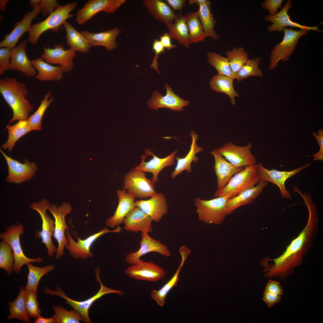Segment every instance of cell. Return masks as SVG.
Instances as JSON below:
<instances>
[{"mask_svg":"<svg viewBox=\"0 0 323 323\" xmlns=\"http://www.w3.org/2000/svg\"><path fill=\"white\" fill-rule=\"evenodd\" d=\"M33 66L38 71L36 78L41 82L59 81L63 78L64 71L62 67L54 66L41 58L31 60Z\"/></svg>","mask_w":323,"mask_h":323,"instance_id":"33","label":"cell"},{"mask_svg":"<svg viewBox=\"0 0 323 323\" xmlns=\"http://www.w3.org/2000/svg\"><path fill=\"white\" fill-rule=\"evenodd\" d=\"M233 79L228 76L221 75L214 76L210 82L211 88L217 92L224 93L228 96L231 103H235V97L239 96L234 89Z\"/></svg>","mask_w":323,"mask_h":323,"instance_id":"39","label":"cell"},{"mask_svg":"<svg viewBox=\"0 0 323 323\" xmlns=\"http://www.w3.org/2000/svg\"><path fill=\"white\" fill-rule=\"evenodd\" d=\"M52 307L56 323H79L81 321L86 323L82 316L75 310L68 311L60 305H53Z\"/></svg>","mask_w":323,"mask_h":323,"instance_id":"45","label":"cell"},{"mask_svg":"<svg viewBox=\"0 0 323 323\" xmlns=\"http://www.w3.org/2000/svg\"><path fill=\"white\" fill-rule=\"evenodd\" d=\"M76 55V52L69 49L65 50L62 45L57 44L53 48L44 46L40 58L49 64L59 65L64 72L68 73L74 67L73 59Z\"/></svg>","mask_w":323,"mask_h":323,"instance_id":"20","label":"cell"},{"mask_svg":"<svg viewBox=\"0 0 323 323\" xmlns=\"http://www.w3.org/2000/svg\"><path fill=\"white\" fill-rule=\"evenodd\" d=\"M11 48L3 47L0 48V75H2L10 69V59L11 56Z\"/></svg>","mask_w":323,"mask_h":323,"instance_id":"51","label":"cell"},{"mask_svg":"<svg viewBox=\"0 0 323 323\" xmlns=\"http://www.w3.org/2000/svg\"><path fill=\"white\" fill-rule=\"evenodd\" d=\"M126 2V0H89L77 10L76 21L82 25L100 12L114 13Z\"/></svg>","mask_w":323,"mask_h":323,"instance_id":"16","label":"cell"},{"mask_svg":"<svg viewBox=\"0 0 323 323\" xmlns=\"http://www.w3.org/2000/svg\"><path fill=\"white\" fill-rule=\"evenodd\" d=\"M252 147L251 142L245 146H240L230 141L217 150L227 161L235 167H244L256 164V158L251 151Z\"/></svg>","mask_w":323,"mask_h":323,"instance_id":"13","label":"cell"},{"mask_svg":"<svg viewBox=\"0 0 323 323\" xmlns=\"http://www.w3.org/2000/svg\"><path fill=\"white\" fill-rule=\"evenodd\" d=\"M165 87L166 93L165 96L157 91L152 93V97L149 100L147 104L149 108L157 110L159 108H167L177 111L183 110V107L190 103L188 100H183L175 94L170 86L166 83Z\"/></svg>","mask_w":323,"mask_h":323,"instance_id":"22","label":"cell"},{"mask_svg":"<svg viewBox=\"0 0 323 323\" xmlns=\"http://www.w3.org/2000/svg\"><path fill=\"white\" fill-rule=\"evenodd\" d=\"M258 173V164L245 167L233 176L223 188L217 190L214 196L217 197H234L247 189L257 185L260 181Z\"/></svg>","mask_w":323,"mask_h":323,"instance_id":"5","label":"cell"},{"mask_svg":"<svg viewBox=\"0 0 323 323\" xmlns=\"http://www.w3.org/2000/svg\"><path fill=\"white\" fill-rule=\"evenodd\" d=\"M47 210L53 215L55 220L53 236L58 243L56 258L59 260L64 254V248L68 243L65 233L68 227L66 223L65 217L71 211L72 208L69 203L64 202L58 207L54 204H50Z\"/></svg>","mask_w":323,"mask_h":323,"instance_id":"12","label":"cell"},{"mask_svg":"<svg viewBox=\"0 0 323 323\" xmlns=\"http://www.w3.org/2000/svg\"><path fill=\"white\" fill-rule=\"evenodd\" d=\"M25 228L22 224L16 223L6 228L5 231L0 234V238L7 241L11 246L15 258L13 271L18 274L23 266L29 263L34 262L40 263L44 261L43 258L38 257L36 258L27 257L24 254L20 241V236L23 234Z\"/></svg>","mask_w":323,"mask_h":323,"instance_id":"7","label":"cell"},{"mask_svg":"<svg viewBox=\"0 0 323 323\" xmlns=\"http://www.w3.org/2000/svg\"><path fill=\"white\" fill-rule=\"evenodd\" d=\"M211 1L206 0L199 6V10L196 12L202 25L206 37L210 36L215 40L219 38L216 33L214 26L216 23L211 9Z\"/></svg>","mask_w":323,"mask_h":323,"instance_id":"37","label":"cell"},{"mask_svg":"<svg viewBox=\"0 0 323 323\" xmlns=\"http://www.w3.org/2000/svg\"><path fill=\"white\" fill-rule=\"evenodd\" d=\"M312 135L316 138V140L320 147L319 151L314 154L313 156L315 161H323V129H321L317 131V133L314 131Z\"/></svg>","mask_w":323,"mask_h":323,"instance_id":"55","label":"cell"},{"mask_svg":"<svg viewBox=\"0 0 323 323\" xmlns=\"http://www.w3.org/2000/svg\"><path fill=\"white\" fill-rule=\"evenodd\" d=\"M124 273L135 280L158 282L166 274L164 269L151 261L147 262L140 259L136 263L128 266Z\"/></svg>","mask_w":323,"mask_h":323,"instance_id":"14","label":"cell"},{"mask_svg":"<svg viewBox=\"0 0 323 323\" xmlns=\"http://www.w3.org/2000/svg\"><path fill=\"white\" fill-rule=\"evenodd\" d=\"M116 193L118 197L117 207L113 215L107 219L105 223L107 227L111 228L123 223L126 216L136 207L135 198L125 190H118Z\"/></svg>","mask_w":323,"mask_h":323,"instance_id":"26","label":"cell"},{"mask_svg":"<svg viewBox=\"0 0 323 323\" xmlns=\"http://www.w3.org/2000/svg\"><path fill=\"white\" fill-rule=\"evenodd\" d=\"M177 152L175 150L167 156L161 158L155 155L150 150L146 149L145 154L141 156V163L133 169L152 173L153 176L151 180L155 184L158 181L159 175L161 171L174 164Z\"/></svg>","mask_w":323,"mask_h":323,"instance_id":"17","label":"cell"},{"mask_svg":"<svg viewBox=\"0 0 323 323\" xmlns=\"http://www.w3.org/2000/svg\"><path fill=\"white\" fill-rule=\"evenodd\" d=\"M214 156V169L217 177V190L223 188L231 178L235 174L244 169L243 167H237L227 161L215 149L211 152Z\"/></svg>","mask_w":323,"mask_h":323,"instance_id":"27","label":"cell"},{"mask_svg":"<svg viewBox=\"0 0 323 323\" xmlns=\"http://www.w3.org/2000/svg\"><path fill=\"white\" fill-rule=\"evenodd\" d=\"M152 47L155 56L150 67L156 70L158 73L160 74L158 69L157 59L159 55L161 53H165L164 48L160 40L157 39H156L154 41Z\"/></svg>","mask_w":323,"mask_h":323,"instance_id":"54","label":"cell"},{"mask_svg":"<svg viewBox=\"0 0 323 323\" xmlns=\"http://www.w3.org/2000/svg\"><path fill=\"white\" fill-rule=\"evenodd\" d=\"M182 260L181 263L175 273L171 278L161 288L158 290H153L150 293V297L153 299L160 307H163L166 302V296L174 287L177 285L179 279V274L184 263L191 251L186 246H182L179 249Z\"/></svg>","mask_w":323,"mask_h":323,"instance_id":"30","label":"cell"},{"mask_svg":"<svg viewBox=\"0 0 323 323\" xmlns=\"http://www.w3.org/2000/svg\"><path fill=\"white\" fill-rule=\"evenodd\" d=\"M208 63L214 67L218 74L226 76L234 79L235 74L232 71L227 57H225L214 52H208L207 54Z\"/></svg>","mask_w":323,"mask_h":323,"instance_id":"44","label":"cell"},{"mask_svg":"<svg viewBox=\"0 0 323 323\" xmlns=\"http://www.w3.org/2000/svg\"><path fill=\"white\" fill-rule=\"evenodd\" d=\"M292 6L291 1L287 0L285 5L279 12L273 16L268 15L264 17V20L272 22V25H269L267 27V29L269 33L275 31L280 32L287 26L308 31L311 30L319 32H322V31L318 29V25L313 27L301 25L292 20L290 16L288 14V11L291 8Z\"/></svg>","mask_w":323,"mask_h":323,"instance_id":"21","label":"cell"},{"mask_svg":"<svg viewBox=\"0 0 323 323\" xmlns=\"http://www.w3.org/2000/svg\"><path fill=\"white\" fill-rule=\"evenodd\" d=\"M35 323H56L54 316L49 318H45L41 316L35 319Z\"/></svg>","mask_w":323,"mask_h":323,"instance_id":"58","label":"cell"},{"mask_svg":"<svg viewBox=\"0 0 323 323\" xmlns=\"http://www.w3.org/2000/svg\"><path fill=\"white\" fill-rule=\"evenodd\" d=\"M41 12L44 16L53 12L60 5L56 0H41Z\"/></svg>","mask_w":323,"mask_h":323,"instance_id":"52","label":"cell"},{"mask_svg":"<svg viewBox=\"0 0 323 323\" xmlns=\"http://www.w3.org/2000/svg\"><path fill=\"white\" fill-rule=\"evenodd\" d=\"M0 151L8 166V174L6 178L7 182L17 184L24 182L31 179L37 170L35 163L24 159V163H22L8 156L1 149Z\"/></svg>","mask_w":323,"mask_h":323,"instance_id":"18","label":"cell"},{"mask_svg":"<svg viewBox=\"0 0 323 323\" xmlns=\"http://www.w3.org/2000/svg\"><path fill=\"white\" fill-rule=\"evenodd\" d=\"M27 42L24 40L11 49L10 69L21 72L28 77H33L36 74V69L26 54Z\"/></svg>","mask_w":323,"mask_h":323,"instance_id":"25","label":"cell"},{"mask_svg":"<svg viewBox=\"0 0 323 323\" xmlns=\"http://www.w3.org/2000/svg\"><path fill=\"white\" fill-rule=\"evenodd\" d=\"M310 165V163H309L291 171H280L275 169H266L259 162L258 164V173L260 180L269 182L276 185L279 189L282 198L291 199V196L286 188L285 182L290 178L309 167Z\"/></svg>","mask_w":323,"mask_h":323,"instance_id":"15","label":"cell"},{"mask_svg":"<svg viewBox=\"0 0 323 323\" xmlns=\"http://www.w3.org/2000/svg\"><path fill=\"white\" fill-rule=\"evenodd\" d=\"M206 0H188V4L191 5L193 4H196L200 6L202 4L204 3Z\"/></svg>","mask_w":323,"mask_h":323,"instance_id":"59","label":"cell"},{"mask_svg":"<svg viewBox=\"0 0 323 323\" xmlns=\"http://www.w3.org/2000/svg\"><path fill=\"white\" fill-rule=\"evenodd\" d=\"M51 92L49 91L42 99L39 107L28 120L33 130L39 131L42 129V120L43 115L47 108L54 100V97H51Z\"/></svg>","mask_w":323,"mask_h":323,"instance_id":"46","label":"cell"},{"mask_svg":"<svg viewBox=\"0 0 323 323\" xmlns=\"http://www.w3.org/2000/svg\"><path fill=\"white\" fill-rule=\"evenodd\" d=\"M81 33L86 37L91 46H103L109 51L115 49L118 46L116 42L117 36L120 33L117 28L98 33L83 31Z\"/></svg>","mask_w":323,"mask_h":323,"instance_id":"31","label":"cell"},{"mask_svg":"<svg viewBox=\"0 0 323 323\" xmlns=\"http://www.w3.org/2000/svg\"><path fill=\"white\" fill-rule=\"evenodd\" d=\"M284 36L282 42L275 45L271 52L269 68L272 70L278 65L281 60L284 62L288 60L290 56L295 49L298 40L305 35L308 31L300 29L296 31L291 28H285L283 30Z\"/></svg>","mask_w":323,"mask_h":323,"instance_id":"9","label":"cell"},{"mask_svg":"<svg viewBox=\"0 0 323 323\" xmlns=\"http://www.w3.org/2000/svg\"><path fill=\"white\" fill-rule=\"evenodd\" d=\"M155 184L146 177L144 172L134 169L127 173L124 177V189L135 198L151 197L157 193Z\"/></svg>","mask_w":323,"mask_h":323,"instance_id":"8","label":"cell"},{"mask_svg":"<svg viewBox=\"0 0 323 323\" xmlns=\"http://www.w3.org/2000/svg\"><path fill=\"white\" fill-rule=\"evenodd\" d=\"M13 252L10 245L1 239L0 243V268L4 270L8 275L13 271L15 258Z\"/></svg>","mask_w":323,"mask_h":323,"instance_id":"48","label":"cell"},{"mask_svg":"<svg viewBox=\"0 0 323 323\" xmlns=\"http://www.w3.org/2000/svg\"><path fill=\"white\" fill-rule=\"evenodd\" d=\"M261 60L260 57L248 59L245 63L235 74V79L238 81L251 76L261 77L262 73L258 67Z\"/></svg>","mask_w":323,"mask_h":323,"instance_id":"49","label":"cell"},{"mask_svg":"<svg viewBox=\"0 0 323 323\" xmlns=\"http://www.w3.org/2000/svg\"><path fill=\"white\" fill-rule=\"evenodd\" d=\"M185 17L188 28L190 43L204 41L206 37L196 12L187 13Z\"/></svg>","mask_w":323,"mask_h":323,"instance_id":"42","label":"cell"},{"mask_svg":"<svg viewBox=\"0 0 323 323\" xmlns=\"http://www.w3.org/2000/svg\"><path fill=\"white\" fill-rule=\"evenodd\" d=\"M174 23H165L169 30L168 33L171 39H176L186 48L190 47L189 31L185 16L181 10L178 15H176Z\"/></svg>","mask_w":323,"mask_h":323,"instance_id":"34","label":"cell"},{"mask_svg":"<svg viewBox=\"0 0 323 323\" xmlns=\"http://www.w3.org/2000/svg\"><path fill=\"white\" fill-rule=\"evenodd\" d=\"M40 12V6L39 4L33 8L32 10L25 14L22 20L15 23L14 28L10 33L4 36V39L0 43V48L9 47L11 49L14 48L19 38L29 31L32 20L37 17Z\"/></svg>","mask_w":323,"mask_h":323,"instance_id":"23","label":"cell"},{"mask_svg":"<svg viewBox=\"0 0 323 323\" xmlns=\"http://www.w3.org/2000/svg\"><path fill=\"white\" fill-rule=\"evenodd\" d=\"M123 228L120 226L113 230H110L104 227L100 231L90 235L85 239L82 240L77 235V241L75 242L71 235L68 230H66V237L68 243L65 247L69 250V254L75 258H80L86 260L92 257L93 253L91 251V247L94 242L103 235L108 233L121 232Z\"/></svg>","mask_w":323,"mask_h":323,"instance_id":"11","label":"cell"},{"mask_svg":"<svg viewBox=\"0 0 323 323\" xmlns=\"http://www.w3.org/2000/svg\"><path fill=\"white\" fill-rule=\"evenodd\" d=\"M143 3L154 18L165 23H173L176 15L164 1L161 0H144Z\"/></svg>","mask_w":323,"mask_h":323,"instance_id":"35","label":"cell"},{"mask_svg":"<svg viewBox=\"0 0 323 323\" xmlns=\"http://www.w3.org/2000/svg\"><path fill=\"white\" fill-rule=\"evenodd\" d=\"M8 133L7 141L1 146L4 150L12 151L16 142L22 137L33 129L28 119L20 120L13 125L8 124L6 127Z\"/></svg>","mask_w":323,"mask_h":323,"instance_id":"38","label":"cell"},{"mask_svg":"<svg viewBox=\"0 0 323 323\" xmlns=\"http://www.w3.org/2000/svg\"><path fill=\"white\" fill-rule=\"evenodd\" d=\"M63 25L66 32L65 37L69 49L83 53L88 52L91 47L86 37L69 22L66 21Z\"/></svg>","mask_w":323,"mask_h":323,"instance_id":"36","label":"cell"},{"mask_svg":"<svg viewBox=\"0 0 323 323\" xmlns=\"http://www.w3.org/2000/svg\"><path fill=\"white\" fill-rule=\"evenodd\" d=\"M26 265L29 272L27 283L24 289L26 291H33L37 293L38 286L40 279L43 275L54 270L55 266L53 264H50L38 267L33 265L30 263Z\"/></svg>","mask_w":323,"mask_h":323,"instance_id":"41","label":"cell"},{"mask_svg":"<svg viewBox=\"0 0 323 323\" xmlns=\"http://www.w3.org/2000/svg\"><path fill=\"white\" fill-rule=\"evenodd\" d=\"M135 204L153 221L157 222H159L163 216L168 212L166 198L162 193H157L147 200H136Z\"/></svg>","mask_w":323,"mask_h":323,"instance_id":"24","label":"cell"},{"mask_svg":"<svg viewBox=\"0 0 323 323\" xmlns=\"http://www.w3.org/2000/svg\"><path fill=\"white\" fill-rule=\"evenodd\" d=\"M77 5V3L74 1L63 6L60 5L49 14L45 20L31 25L28 32L27 42L33 45L36 44L42 34L48 30L58 33L60 26L63 25L67 19L74 16L70 13L75 9Z\"/></svg>","mask_w":323,"mask_h":323,"instance_id":"3","label":"cell"},{"mask_svg":"<svg viewBox=\"0 0 323 323\" xmlns=\"http://www.w3.org/2000/svg\"><path fill=\"white\" fill-rule=\"evenodd\" d=\"M29 1L30 7L33 8L37 5L40 4L41 0H30Z\"/></svg>","mask_w":323,"mask_h":323,"instance_id":"61","label":"cell"},{"mask_svg":"<svg viewBox=\"0 0 323 323\" xmlns=\"http://www.w3.org/2000/svg\"><path fill=\"white\" fill-rule=\"evenodd\" d=\"M283 0H265L261 4L262 7L267 9L269 15L273 16L277 13L278 8H280Z\"/></svg>","mask_w":323,"mask_h":323,"instance_id":"53","label":"cell"},{"mask_svg":"<svg viewBox=\"0 0 323 323\" xmlns=\"http://www.w3.org/2000/svg\"><path fill=\"white\" fill-rule=\"evenodd\" d=\"M304 202L309 214L306 225L283 254L274 259L267 257L272 261L271 263L263 260L261 262L263 271L266 272L264 275L265 278H285L293 273L295 268L302 264L303 257L310 249L316 233L319 218L317 206L312 201V198H306Z\"/></svg>","mask_w":323,"mask_h":323,"instance_id":"1","label":"cell"},{"mask_svg":"<svg viewBox=\"0 0 323 323\" xmlns=\"http://www.w3.org/2000/svg\"><path fill=\"white\" fill-rule=\"evenodd\" d=\"M47 199H43L38 202H33L30 205L31 209L36 211L39 214L42 220V228L41 231L36 233L37 238L40 237L42 242L45 244L47 250V254L52 257L57 253V248L53 244L51 237L53 235L55 222L46 212L50 204Z\"/></svg>","mask_w":323,"mask_h":323,"instance_id":"10","label":"cell"},{"mask_svg":"<svg viewBox=\"0 0 323 323\" xmlns=\"http://www.w3.org/2000/svg\"><path fill=\"white\" fill-rule=\"evenodd\" d=\"M141 237L139 249L129 253L125 257V261L129 265L135 263L141 256L151 252H157L166 257L170 256L171 252L167 246L151 237L149 233L141 232Z\"/></svg>","mask_w":323,"mask_h":323,"instance_id":"19","label":"cell"},{"mask_svg":"<svg viewBox=\"0 0 323 323\" xmlns=\"http://www.w3.org/2000/svg\"><path fill=\"white\" fill-rule=\"evenodd\" d=\"M95 270L96 280L100 284V289L95 295L84 301H76L70 298L66 295L58 285H56V290L54 291L45 287L43 292L45 294L51 296H58L64 299L67 304L69 305L82 316L86 323H91L89 315V310L95 301L104 295L108 294L115 293L121 296L124 295V292L121 290L112 289L104 285L100 278L99 268H96Z\"/></svg>","mask_w":323,"mask_h":323,"instance_id":"4","label":"cell"},{"mask_svg":"<svg viewBox=\"0 0 323 323\" xmlns=\"http://www.w3.org/2000/svg\"><path fill=\"white\" fill-rule=\"evenodd\" d=\"M268 182L260 180L256 185L243 191L237 196L229 198L226 203L228 215L232 213L239 208L251 203L262 192Z\"/></svg>","mask_w":323,"mask_h":323,"instance_id":"29","label":"cell"},{"mask_svg":"<svg viewBox=\"0 0 323 323\" xmlns=\"http://www.w3.org/2000/svg\"><path fill=\"white\" fill-rule=\"evenodd\" d=\"M248 55L243 47H234L231 50L227 51V58L230 68L235 74L247 62Z\"/></svg>","mask_w":323,"mask_h":323,"instance_id":"47","label":"cell"},{"mask_svg":"<svg viewBox=\"0 0 323 323\" xmlns=\"http://www.w3.org/2000/svg\"><path fill=\"white\" fill-rule=\"evenodd\" d=\"M25 291V304L27 313L30 318L35 319L41 316V313L37 299V293L31 290Z\"/></svg>","mask_w":323,"mask_h":323,"instance_id":"50","label":"cell"},{"mask_svg":"<svg viewBox=\"0 0 323 323\" xmlns=\"http://www.w3.org/2000/svg\"><path fill=\"white\" fill-rule=\"evenodd\" d=\"M152 221L148 215L139 208L136 206L126 216L123 223L124 228L127 231L149 233L153 232Z\"/></svg>","mask_w":323,"mask_h":323,"instance_id":"28","label":"cell"},{"mask_svg":"<svg viewBox=\"0 0 323 323\" xmlns=\"http://www.w3.org/2000/svg\"><path fill=\"white\" fill-rule=\"evenodd\" d=\"M229 197L219 196L210 200L194 199L198 219L208 224H221L226 216V203Z\"/></svg>","mask_w":323,"mask_h":323,"instance_id":"6","label":"cell"},{"mask_svg":"<svg viewBox=\"0 0 323 323\" xmlns=\"http://www.w3.org/2000/svg\"><path fill=\"white\" fill-rule=\"evenodd\" d=\"M0 92L13 111V116L9 121L10 124L29 118L33 106L26 98L28 89L25 83L19 82L14 77H5L0 80Z\"/></svg>","mask_w":323,"mask_h":323,"instance_id":"2","label":"cell"},{"mask_svg":"<svg viewBox=\"0 0 323 323\" xmlns=\"http://www.w3.org/2000/svg\"><path fill=\"white\" fill-rule=\"evenodd\" d=\"M283 294L284 290L280 283L270 279L265 287L263 299L270 308L280 302Z\"/></svg>","mask_w":323,"mask_h":323,"instance_id":"43","label":"cell"},{"mask_svg":"<svg viewBox=\"0 0 323 323\" xmlns=\"http://www.w3.org/2000/svg\"><path fill=\"white\" fill-rule=\"evenodd\" d=\"M159 38V40L164 48L170 50L173 48L176 47V45L172 44L171 39L168 33H165L163 35L160 36Z\"/></svg>","mask_w":323,"mask_h":323,"instance_id":"56","label":"cell"},{"mask_svg":"<svg viewBox=\"0 0 323 323\" xmlns=\"http://www.w3.org/2000/svg\"><path fill=\"white\" fill-rule=\"evenodd\" d=\"M168 3L175 10H181L185 4V1L184 0H166Z\"/></svg>","mask_w":323,"mask_h":323,"instance_id":"57","label":"cell"},{"mask_svg":"<svg viewBox=\"0 0 323 323\" xmlns=\"http://www.w3.org/2000/svg\"><path fill=\"white\" fill-rule=\"evenodd\" d=\"M190 134L192 139L190 150L184 157L180 158L177 156L176 157V165L171 174V177L173 179H175L184 171L185 170L188 173H191L192 162H194L196 163L198 161V158L196 156V154L204 150L202 147H199L197 145L196 141L198 137L196 133L192 131L190 132Z\"/></svg>","mask_w":323,"mask_h":323,"instance_id":"32","label":"cell"},{"mask_svg":"<svg viewBox=\"0 0 323 323\" xmlns=\"http://www.w3.org/2000/svg\"><path fill=\"white\" fill-rule=\"evenodd\" d=\"M8 1V0H0V11L1 12H3L4 11L6 5Z\"/></svg>","mask_w":323,"mask_h":323,"instance_id":"60","label":"cell"},{"mask_svg":"<svg viewBox=\"0 0 323 323\" xmlns=\"http://www.w3.org/2000/svg\"><path fill=\"white\" fill-rule=\"evenodd\" d=\"M26 291L21 287L19 293L16 298L13 302L8 303L10 312L8 319H16L27 323L31 322L26 310L25 304Z\"/></svg>","mask_w":323,"mask_h":323,"instance_id":"40","label":"cell"}]
</instances>
